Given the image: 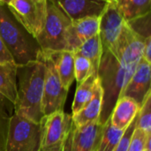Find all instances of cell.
<instances>
[{
    "instance_id": "obj_1",
    "label": "cell",
    "mask_w": 151,
    "mask_h": 151,
    "mask_svg": "<svg viewBox=\"0 0 151 151\" xmlns=\"http://www.w3.org/2000/svg\"><path fill=\"white\" fill-rule=\"evenodd\" d=\"M144 41L126 22L114 45L103 49L97 71L103 88L100 124L104 125L110 118L115 104L142 58Z\"/></svg>"
},
{
    "instance_id": "obj_2",
    "label": "cell",
    "mask_w": 151,
    "mask_h": 151,
    "mask_svg": "<svg viewBox=\"0 0 151 151\" xmlns=\"http://www.w3.org/2000/svg\"><path fill=\"white\" fill-rule=\"evenodd\" d=\"M17 96L14 113L40 123L43 115L42 102L45 77L42 53L40 58L26 65H17Z\"/></svg>"
},
{
    "instance_id": "obj_3",
    "label": "cell",
    "mask_w": 151,
    "mask_h": 151,
    "mask_svg": "<svg viewBox=\"0 0 151 151\" xmlns=\"http://www.w3.org/2000/svg\"><path fill=\"white\" fill-rule=\"evenodd\" d=\"M0 36L17 65L35 61L42 54L36 39L17 20L5 4H0Z\"/></svg>"
},
{
    "instance_id": "obj_4",
    "label": "cell",
    "mask_w": 151,
    "mask_h": 151,
    "mask_svg": "<svg viewBox=\"0 0 151 151\" xmlns=\"http://www.w3.org/2000/svg\"><path fill=\"white\" fill-rule=\"evenodd\" d=\"M71 23L72 19L56 3L47 0L45 22L42 32L35 38L42 51L66 50V36Z\"/></svg>"
},
{
    "instance_id": "obj_5",
    "label": "cell",
    "mask_w": 151,
    "mask_h": 151,
    "mask_svg": "<svg viewBox=\"0 0 151 151\" xmlns=\"http://www.w3.org/2000/svg\"><path fill=\"white\" fill-rule=\"evenodd\" d=\"M41 126L13 112L9 118L4 142V151H39Z\"/></svg>"
},
{
    "instance_id": "obj_6",
    "label": "cell",
    "mask_w": 151,
    "mask_h": 151,
    "mask_svg": "<svg viewBox=\"0 0 151 151\" xmlns=\"http://www.w3.org/2000/svg\"><path fill=\"white\" fill-rule=\"evenodd\" d=\"M42 53L45 63L42 108L45 116L57 111H63L68 91L62 86L51 54L46 51H42Z\"/></svg>"
},
{
    "instance_id": "obj_7",
    "label": "cell",
    "mask_w": 151,
    "mask_h": 151,
    "mask_svg": "<svg viewBox=\"0 0 151 151\" xmlns=\"http://www.w3.org/2000/svg\"><path fill=\"white\" fill-rule=\"evenodd\" d=\"M7 6L29 34L35 38L40 35L46 19L47 0H11Z\"/></svg>"
},
{
    "instance_id": "obj_8",
    "label": "cell",
    "mask_w": 151,
    "mask_h": 151,
    "mask_svg": "<svg viewBox=\"0 0 151 151\" xmlns=\"http://www.w3.org/2000/svg\"><path fill=\"white\" fill-rule=\"evenodd\" d=\"M73 125L72 115L57 111L42 117L41 126V150H49L64 142Z\"/></svg>"
},
{
    "instance_id": "obj_9",
    "label": "cell",
    "mask_w": 151,
    "mask_h": 151,
    "mask_svg": "<svg viewBox=\"0 0 151 151\" xmlns=\"http://www.w3.org/2000/svg\"><path fill=\"white\" fill-rule=\"evenodd\" d=\"M126 20L122 12L115 0H108V4L99 17L100 40L103 49L114 45L119 39Z\"/></svg>"
},
{
    "instance_id": "obj_10",
    "label": "cell",
    "mask_w": 151,
    "mask_h": 151,
    "mask_svg": "<svg viewBox=\"0 0 151 151\" xmlns=\"http://www.w3.org/2000/svg\"><path fill=\"white\" fill-rule=\"evenodd\" d=\"M103 125L99 122L76 127L72 125L63 142V151H95L98 145Z\"/></svg>"
},
{
    "instance_id": "obj_11",
    "label": "cell",
    "mask_w": 151,
    "mask_h": 151,
    "mask_svg": "<svg viewBox=\"0 0 151 151\" xmlns=\"http://www.w3.org/2000/svg\"><path fill=\"white\" fill-rule=\"evenodd\" d=\"M150 82V63L142 58L120 96L131 97L141 106L146 96L151 91Z\"/></svg>"
},
{
    "instance_id": "obj_12",
    "label": "cell",
    "mask_w": 151,
    "mask_h": 151,
    "mask_svg": "<svg viewBox=\"0 0 151 151\" xmlns=\"http://www.w3.org/2000/svg\"><path fill=\"white\" fill-rule=\"evenodd\" d=\"M99 32V17H86L72 23L67 31L66 50L74 52L85 41Z\"/></svg>"
},
{
    "instance_id": "obj_13",
    "label": "cell",
    "mask_w": 151,
    "mask_h": 151,
    "mask_svg": "<svg viewBox=\"0 0 151 151\" xmlns=\"http://www.w3.org/2000/svg\"><path fill=\"white\" fill-rule=\"evenodd\" d=\"M72 19L100 17L108 0H52Z\"/></svg>"
},
{
    "instance_id": "obj_14",
    "label": "cell",
    "mask_w": 151,
    "mask_h": 151,
    "mask_svg": "<svg viewBox=\"0 0 151 151\" xmlns=\"http://www.w3.org/2000/svg\"><path fill=\"white\" fill-rule=\"evenodd\" d=\"M103 106V88L98 77H96L93 92L88 102L76 114L72 115L73 123L76 127L99 122Z\"/></svg>"
},
{
    "instance_id": "obj_15",
    "label": "cell",
    "mask_w": 151,
    "mask_h": 151,
    "mask_svg": "<svg viewBox=\"0 0 151 151\" xmlns=\"http://www.w3.org/2000/svg\"><path fill=\"white\" fill-rule=\"evenodd\" d=\"M140 107L133 98L120 96L110 116L111 124L120 130H125L138 114Z\"/></svg>"
},
{
    "instance_id": "obj_16",
    "label": "cell",
    "mask_w": 151,
    "mask_h": 151,
    "mask_svg": "<svg viewBox=\"0 0 151 151\" xmlns=\"http://www.w3.org/2000/svg\"><path fill=\"white\" fill-rule=\"evenodd\" d=\"M49 52V51H46ZM54 59L56 68L62 83L67 91L74 81V58L73 53L67 50L50 52Z\"/></svg>"
},
{
    "instance_id": "obj_17",
    "label": "cell",
    "mask_w": 151,
    "mask_h": 151,
    "mask_svg": "<svg viewBox=\"0 0 151 151\" xmlns=\"http://www.w3.org/2000/svg\"><path fill=\"white\" fill-rule=\"evenodd\" d=\"M17 65L0 62V96L14 104L17 96Z\"/></svg>"
},
{
    "instance_id": "obj_18",
    "label": "cell",
    "mask_w": 151,
    "mask_h": 151,
    "mask_svg": "<svg viewBox=\"0 0 151 151\" xmlns=\"http://www.w3.org/2000/svg\"><path fill=\"white\" fill-rule=\"evenodd\" d=\"M73 53L86 58L90 62L94 73L97 75V71L103 54V46L98 34L85 41Z\"/></svg>"
},
{
    "instance_id": "obj_19",
    "label": "cell",
    "mask_w": 151,
    "mask_h": 151,
    "mask_svg": "<svg viewBox=\"0 0 151 151\" xmlns=\"http://www.w3.org/2000/svg\"><path fill=\"white\" fill-rule=\"evenodd\" d=\"M125 130H120L115 127L110 118L103 125L101 137L96 151H114Z\"/></svg>"
},
{
    "instance_id": "obj_20",
    "label": "cell",
    "mask_w": 151,
    "mask_h": 151,
    "mask_svg": "<svg viewBox=\"0 0 151 151\" xmlns=\"http://www.w3.org/2000/svg\"><path fill=\"white\" fill-rule=\"evenodd\" d=\"M96 77V74L92 73L84 81L77 85V89L72 105V115L80 111L90 99Z\"/></svg>"
},
{
    "instance_id": "obj_21",
    "label": "cell",
    "mask_w": 151,
    "mask_h": 151,
    "mask_svg": "<svg viewBox=\"0 0 151 151\" xmlns=\"http://www.w3.org/2000/svg\"><path fill=\"white\" fill-rule=\"evenodd\" d=\"M119 8L127 22L150 12V0H128Z\"/></svg>"
},
{
    "instance_id": "obj_22",
    "label": "cell",
    "mask_w": 151,
    "mask_h": 151,
    "mask_svg": "<svg viewBox=\"0 0 151 151\" xmlns=\"http://www.w3.org/2000/svg\"><path fill=\"white\" fill-rule=\"evenodd\" d=\"M136 127L151 134V91L144 98L137 114Z\"/></svg>"
},
{
    "instance_id": "obj_23",
    "label": "cell",
    "mask_w": 151,
    "mask_h": 151,
    "mask_svg": "<svg viewBox=\"0 0 151 151\" xmlns=\"http://www.w3.org/2000/svg\"><path fill=\"white\" fill-rule=\"evenodd\" d=\"M74 58V80L77 85L84 81L90 74L94 73L90 62L84 57L73 53Z\"/></svg>"
},
{
    "instance_id": "obj_24",
    "label": "cell",
    "mask_w": 151,
    "mask_h": 151,
    "mask_svg": "<svg viewBox=\"0 0 151 151\" xmlns=\"http://www.w3.org/2000/svg\"><path fill=\"white\" fill-rule=\"evenodd\" d=\"M127 25L140 36L146 39L150 35V12L127 22Z\"/></svg>"
},
{
    "instance_id": "obj_25",
    "label": "cell",
    "mask_w": 151,
    "mask_h": 151,
    "mask_svg": "<svg viewBox=\"0 0 151 151\" xmlns=\"http://www.w3.org/2000/svg\"><path fill=\"white\" fill-rule=\"evenodd\" d=\"M151 134H147L142 130L135 127L127 151H143L146 149V143Z\"/></svg>"
},
{
    "instance_id": "obj_26",
    "label": "cell",
    "mask_w": 151,
    "mask_h": 151,
    "mask_svg": "<svg viewBox=\"0 0 151 151\" xmlns=\"http://www.w3.org/2000/svg\"><path fill=\"white\" fill-rule=\"evenodd\" d=\"M136 125H137V115L134 118V119L129 124V126L125 129L124 134H123L122 137L120 138L114 151H127L131 139H132V135L136 127Z\"/></svg>"
},
{
    "instance_id": "obj_27",
    "label": "cell",
    "mask_w": 151,
    "mask_h": 151,
    "mask_svg": "<svg viewBox=\"0 0 151 151\" xmlns=\"http://www.w3.org/2000/svg\"><path fill=\"white\" fill-rule=\"evenodd\" d=\"M0 62H2V63H14L10 52L7 50L3 40L1 38V36H0Z\"/></svg>"
},
{
    "instance_id": "obj_28",
    "label": "cell",
    "mask_w": 151,
    "mask_h": 151,
    "mask_svg": "<svg viewBox=\"0 0 151 151\" xmlns=\"http://www.w3.org/2000/svg\"><path fill=\"white\" fill-rule=\"evenodd\" d=\"M142 58L145 59L147 62L151 63V36L147 37L144 41Z\"/></svg>"
},
{
    "instance_id": "obj_29",
    "label": "cell",
    "mask_w": 151,
    "mask_h": 151,
    "mask_svg": "<svg viewBox=\"0 0 151 151\" xmlns=\"http://www.w3.org/2000/svg\"><path fill=\"white\" fill-rule=\"evenodd\" d=\"M39 151H63V143L59 144L58 146H55L51 149H49V150H40Z\"/></svg>"
},
{
    "instance_id": "obj_30",
    "label": "cell",
    "mask_w": 151,
    "mask_h": 151,
    "mask_svg": "<svg viewBox=\"0 0 151 151\" xmlns=\"http://www.w3.org/2000/svg\"><path fill=\"white\" fill-rule=\"evenodd\" d=\"M116 1V3L118 4V5L120 7V6H122L124 4H126L128 0H115Z\"/></svg>"
},
{
    "instance_id": "obj_31",
    "label": "cell",
    "mask_w": 151,
    "mask_h": 151,
    "mask_svg": "<svg viewBox=\"0 0 151 151\" xmlns=\"http://www.w3.org/2000/svg\"><path fill=\"white\" fill-rule=\"evenodd\" d=\"M0 151H4V144H3V141L1 137V133H0Z\"/></svg>"
},
{
    "instance_id": "obj_32",
    "label": "cell",
    "mask_w": 151,
    "mask_h": 151,
    "mask_svg": "<svg viewBox=\"0 0 151 151\" xmlns=\"http://www.w3.org/2000/svg\"><path fill=\"white\" fill-rule=\"evenodd\" d=\"M11 0H0V4H7Z\"/></svg>"
},
{
    "instance_id": "obj_33",
    "label": "cell",
    "mask_w": 151,
    "mask_h": 151,
    "mask_svg": "<svg viewBox=\"0 0 151 151\" xmlns=\"http://www.w3.org/2000/svg\"><path fill=\"white\" fill-rule=\"evenodd\" d=\"M143 151H151V150H144Z\"/></svg>"
},
{
    "instance_id": "obj_34",
    "label": "cell",
    "mask_w": 151,
    "mask_h": 151,
    "mask_svg": "<svg viewBox=\"0 0 151 151\" xmlns=\"http://www.w3.org/2000/svg\"><path fill=\"white\" fill-rule=\"evenodd\" d=\"M95 151H96V150H95Z\"/></svg>"
}]
</instances>
